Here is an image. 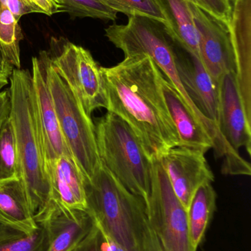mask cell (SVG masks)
<instances>
[{
    "label": "cell",
    "mask_w": 251,
    "mask_h": 251,
    "mask_svg": "<svg viewBox=\"0 0 251 251\" xmlns=\"http://www.w3.org/2000/svg\"><path fill=\"white\" fill-rule=\"evenodd\" d=\"M29 234L14 228L0 234V251H49L50 240L42 222Z\"/></svg>",
    "instance_id": "cell-21"
},
{
    "label": "cell",
    "mask_w": 251,
    "mask_h": 251,
    "mask_svg": "<svg viewBox=\"0 0 251 251\" xmlns=\"http://www.w3.org/2000/svg\"><path fill=\"white\" fill-rule=\"evenodd\" d=\"M19 177L21 171L14 133L8 117L0 128V181Z\"/></svg>",
    "instance_id": "cell-22"
},
{
    "label": "cell",
    "mask_w": 251,
    "mask_h": 251,
    "mask_svg": "<svg viewBox=\"0 0 251 251\" xmlns=\"http://www.w3.org/2000/svg\"><path fill=\"white\" fill-rule=\"evenodd\" d=\"M13 68L4 60L0 51V80L8 83V79L13 72Z\"/></svg>",
    "instance_id": "cell-29"
},
{
    "label": "cell",
    "mask_w": 251,
    "mask_h": 251,
    "mask_svg": "<svg viewBox=\"0 0 251 251\" xmlns=\"http://www.w3.org/2000/svg\"><path fill=\"white\" fill-rule=\"evenodd\" d=\"M219 100L218 126L228 144L239 152L244 148L251 152V122L242 104L236 74H226L218 84Z\"/></svg>",
    "instance_id": "cell-13"
},
{
    "label": "cell",
    "mask_w": 251,
    "mask_h": 251,
    "mask_svg": "<svg viewBox=\"0 0 251 251\" xmlns=\"http://www.w3.org/2000/svg\"><path fill=\"white\" fill-rule=\"evenodd\" d=\"M6 5L19 21L28 13H42L48 16L65 12L63 0H6Z\"/></svg>",
    "instance_id": "cell-25"
},
{
    "label": "cell",
    "mask_w": 251,
    "mask_h": 251,
    "mask_svg": "<svg viewBox=\"0 0 251 251\" xmlns=\"http://www.w3.org/2000/svg\"><path fill=\"white\" fill-rule=\"evenodd\" d=\"M50 46L47 53L52 66L76 94L87 115L107 109L101 66L91 52L63 37H53Z\"/></svg>",
    "instance_id": "cell-6"
},
{
    "label": "cell",
    "mask_w": 251,
    "mask_h": 251,
    "mask_svg": "<svg viewBox=\"0 0 251 251\" xmlns=\"http://www.w3.org/2000/svg\"><path fill=\"white\" fill-rule=\"evenodd\" d=\"M190 9L197 34L199 57L218 85L224 75L236 74L237 71L230 25L215 19L191 2Z\"/></svg>",
    "instance_id": "cell-8"
},
{
    "label": "cell",
    "mask_w": 251,
    "mask_h": 251,
    "mask_svg": "<svg viewBox=\"0 0 251 251\" xmlns=\"http://www.w3.org/2000/svg\"><path fill=\"white\" fill-rule=\"evenodd\" d=\"M234 1H235V0H229L230 3H231V4H232L233 3H234Z\"/></svg>",
    "instance_id": "cell-34"
},
{
    "label": "cell",
    "mask_w": 251,
    "mask_h": 251,
    "mask_svg": "<svg viewBox=\"0 0 251 251\" xmlns=\"http://www.w3.org/2000/svg\"><path fill=\"white\" fill-rule=\"evenodd\" d=\"M102 233H103V231H102ZM103 237H104V243H103L104 251H125L110 237H108L103 233Z\"/></svg>",
    "instance_id": "cell-30"
},
{
    "label": "cell",
    "mask_w": 251,
    "mask_h": 251,
    "mask_svg": "<svg viewBox=\"0 0 251 251\" xmlns=\"http://www.w3.org/2000/svg\"><path fill=\"white\" fill-rule=\"evenodd\" d=\"M10 228H10V227L7 226L0 224V234H1V233L4 232V231H7V230L10 229Z\"/></svg>",
    "instance_id": "cell-31"
},
{
    "label": "cell",
    "mask_w": 251,
    "mask_h": 251,
    "mask_svg": "<svg viewBox=\"0 0 251 251\" xmlns=\"http://www.w3.org/2000/svg\"><path fill=\"white\" fill-rule=\"evenodd\" d=\"M161 85L167 108L178 133V146L195 149L205 153L213 149V140L206 128L195 117L164 76Z\"/></svg>",
    "instance_id": "cell-15"
},
{
    "label": "cell",
    "mask_w": 251,
    "mask_h": 251,
    "mask_svg": "<svg viewBox=\"0 0 251 251\" xmlns=\"http://www.w3.org/2000/svg\"><path fill=\"white\" fill-rule=\"evenodd\" d=\"M7 82H3V81L0 80V90L2 89L3 87L5 86L6 85H7Z\"/></svg>",
    "instance_id": "cell-32"
},
{
    "label": "cell",
    "mask_w": 251,
    "mask_h": 251,
    "mask_svg": "<svg viewBox=\"0 0 251 251\" xmlns=\"http://www.w3.org/2000/svg\"><path fill=\"white\" fill-rule=\"evenodd\" d=\"M10 111V94L8 90H0V128L9 117Z\"/></svg>",
    "instance_id": "cell-28"
},
{
    "label": "cell",
    "mask_w": 251,
    "mask_h": 251,
    "mask_svg": "<svg viewBox=\"0 0 251 251\" xmlns=\"http://www.w3.org/2000/svg\"><path fill=\"white\" fill-rule=\"evenodd\" d=\"M48 232L49 251H71L91 232L95 221L88 210L66 207L50 199L47 207L34 216Z\"/></svg>",
    "instance_id": "cell-10"
},
{
    "label": "cell",
    "mask_w": 251,
    "mask_h": 251,
    "mask_svg": "<svg viewBox=\"0 0 251 251\" xmlns=\"http://www.w3.org/2000/svg\"><path fill=\"white\" fill-rule=\"evenodd\" d=\"M217 193L212 183L197 188L187 209L189 232L192 246L197 251L216 209Z\"/></svg>",
    "instance_id": "cell-19"
},
{
    "label": "cell",
    "mask_w": 251,
    "mask_h": 251,
    "mask_svg": "<svg viewBox=\"0 0 251 251\" xmlns=\"http://www.w3.org/2000/svg\"><path fill=\"white\" fill-rule=\"evenodd\" d=\"M65 12L71 18H91L115 21L118 13L102 0H63Z\"/></svg>",
    "instance_id": "cell-23"
},
{
    "label": "cell",
    "mask_w": 251,
    "mask_h": 251,
    "mask_svg": "<svg viewBox=\"0 0 251 251\" xmlns=\"http://www.w3.org/2000/svg\"><path fill=\"white\" fill-rule=\"evenodd\" d=\"M95 134L102 165L146 204L151 185V160L137 134L111 112L98 119Z\"/></svg>",
    "instance_id": "cell-4"
},
{
    "label": "cell",
    "mask_w": 251,
    "mask_h": 251,
    "mask_svg": "<svg viewBox=\"0 0 251 251\" xmlns=\"http://www.w3.org/2000/svg\"><path fill=\"white\" fill-rule=\"evenodd\" d=\"M158 159L175 196L187 210L197 188L215 181L205 153L200 151L175 146Z\"/></svg>",
    "instance_id": "cell-9"
},
{
    "label": "cell",
    "mask_w": 251,
    "mask_h": 251,
    "mask_svg": "<svg viewBox=\"0 0 251 251\" xmlns=\"http://www.w3.org/2000/svg\"><path fill=\"white\" fill-rule=\"evenodd\" d=\"M85 190L87 210L103 234L125 251H139L147 218L145 201L128 191L102 164L85 179Z\"/></svg>",
    "instance_id": "cell-3"
},
{
    "label": "cell",
    "mask_w": 251,
    "mask_h": 251,
    "mask_svg": "<svg viewBox=\"0 0 251 251\" xmlns=\"http://www.w3.org/2000/svg\"><path fill=\"white\" fill-rule=\"evenodd\" d=\"M31 75L35 109L47 165L60 156H72V155L62 135L51 93L47 84L44 65L38 57L32 58Z\"/></svg>",
    "instance_id": "cell-11"
},
{
    "label": "cell",
    "mask_w": 251,
    "mask_h": 251,
    "mask_svg": "<svg viewBox=\"0 0 251 251\" xmlns=\"http://www.w3.org/2000/svg\"><path fill=\"white\" fill-rule=\"evenodd\" d=\"M175 41L199 57L198 43L189 0H155ZM200 58V57H199Z\"/></svg>",
    "instance_id": "cell-18"
},
{
    "label": "cell",
    "mask_w": 251,
    "mask_h": 251,
    "mask_svg": "<svg viewBox=\"0 0 251 251\" xmlns=\"http://www.w3.org/2000/svg\"><path fill=\"white\" fill-rule=\"evenodd\" d=\"M51 199L70 209L86 210L85 177L72 156H62L47 164Z\"/></svg>",
    "instance_id": "cell-16"
},
{
    "label": "cell",
    "mask_w": 251,
    "mask_h": 251,
    "mask_svg": "<svg viewBox=\"0 0 251 251\" xmlns=\"http://www.w3.org/2000/svg\"><path fill=\"white\" fill-rule=\"evenodd\" d=\"M108 112L125 121L139 139L149 159H159L179 144L162 91V75L147 55L125 57L101 67Z\"/></svg>",
    "instance_id": "cell-1"
},
{
    "label": "cell",
    "mask_w": 251,
    "mask_h": 251,
    "mask_svg": "<svg viewBox=\"0 0 251 251\" xmlns=\"http://www.w3.org/2000/svg\"><path fill=\"white\" fill-rule=\"evenodd\" d=\"M22 39L19 20L7 5L0 4V51L13 69H21L20 42Z\"/></svg>",
    "instance_id": "cell-20"
},
{
    "label": "cell",
    "mask_w": 251,
    "mask_h": 251,
    "mask_svg": "<svg viewBox=\"0 0 251 251\" xmlns=\"http://www.w3.org/2000/svg\"><path fill=\"white\" fill-rule=\"evenodd\" d=\"M104 237L95 222V226L88 235L71 251H104Z\"/></svg>",
    "instance_id": "cell-27"
},
{
    "label": "cell",
    "mask_w": 251,
    "mask_h": 251,
    "mask_svg": "<svg viewBox=\"0 0 251 251\" xmlns=\"http://www.w3.org/2000/svg\"><path fill=\"white\" fill-rule=\"evenodd\" d=\"M0 4H5L6 5V0H0Z\"/></svg>",
    "instance_id": "cell-33"
},
{
    "label": "cell",
    "mask_w": 251,
    "mask_h": 251,
    "mask_svg": "<svg viewBox=\"0 0 251 251\" xmlns=\"http://www.w3.org/2000/svg\"><path fill=\"white\" fill-rule=\"evenodd\" d=\"M215 19L230 25L231 19V7L229 0H189Z\"/></svg>",
    "instance_id": "cell-26"
},
{
    "label": "cell",
    "mask_w": 251,
    "mask_h": 251,
    "mask_svg": "<svg viewBox=\"0 0 251 251\" xmlns=\"http://www.w3.org/2000/svg\"><path fill=\"white\" fill-rule=\"evenodd\" d=\"M151 185L146 215L163 251H195L189 232L187 209L172 190L156 157L151 159Z\"/></svg>",
    "instance_id": "cell-7"
},
{
    "label": "cell",
    "mask_w": 251,
    "mask_h": 251,
    "mask_svg": "<svg viewBox=\"0 0 251 251\" xmlns=\"http://www.w3.org/2000/svg\"><path fill=\"white\" fill-rule=\"evenodd\" d=\"M116 13L150 18L165 24L167 20L155 0H102Z\"/></svg>",
    "instance_id": "cell-24"
},
{
    "label": "cell",
    "mask_w": 251,
    "mask_h": 251,
    "mask_svg": "<svg viewBox=\"0 0 251 251\" xmlns=\"http://www.w3.org/2000/svg\"><path fill=\"white\" fill-rule=\"evenodd\" d=\"M38 57L44 65L62 135L85 179H90L101 165L95 125L76 94L52 66L47 51H41Z\"/></svg>",
    "instance_id": "cell-5"
},
{
    "label": "cell",
    "mask_w": 251,
    "mask_h": 251,
    "mask_svg": "<svg viewBox=\"0 0 251 251\" xmlns=\"http://www.w3.org/2000/svg\"><path fill=\"white\" fill-rule=\"evenodd\" d=\"M176 65L180 79L193 104L206 119L218 126V85L211 77L200 58L178 43Z\"/></svg>",
    "instance_id": "cell-12"
},
{
    "label": "cell",
    "mask_w": 251,
    "mask_h": 251,
    "mask_svg": "<svg viewBox=\"0 0 251 251\" xmlns=\"http://www.w3.org/2000/svg\"><path fill=\"white\" fill-rule=\"evenodd\" d=\"M0 224L27 234L38 228L21 177L0 181Z\"/></svg>",
    "instance_id": "cell-17"
},
{
    "label": "cell",
    "mask_w": 251,
    "mask_h": 251,
    "mask_svg": "<svg viewBox=\"0 0 251 251\" xmlns=\"http://www.w3.org/2000/svg\"><path fill=\"white\" fill-rule=\"evenodd\" d=\"M231 7L230 30L237 64L236 80L243 108L251 122V0H235Z\"/></svg>",
    "instance_id": "cell-14"
},
{
    "label": "cell",
    "mask_w": 251,
    "mask_h": 251,
    "mask_svg": "<svg viewBox=\"0 0 251 251\" xmlns=\"http://www.w3.org/2000/svg\"><path fill=\"white\" fill-rule=\"evenodd\" d=\"M10 81V111L16 151L32 215L44 210L51 199L42 139L35 109L31 72L13 69Z\"/></svg>",
    "instance_id": "cell-2"
}]
</instances>
